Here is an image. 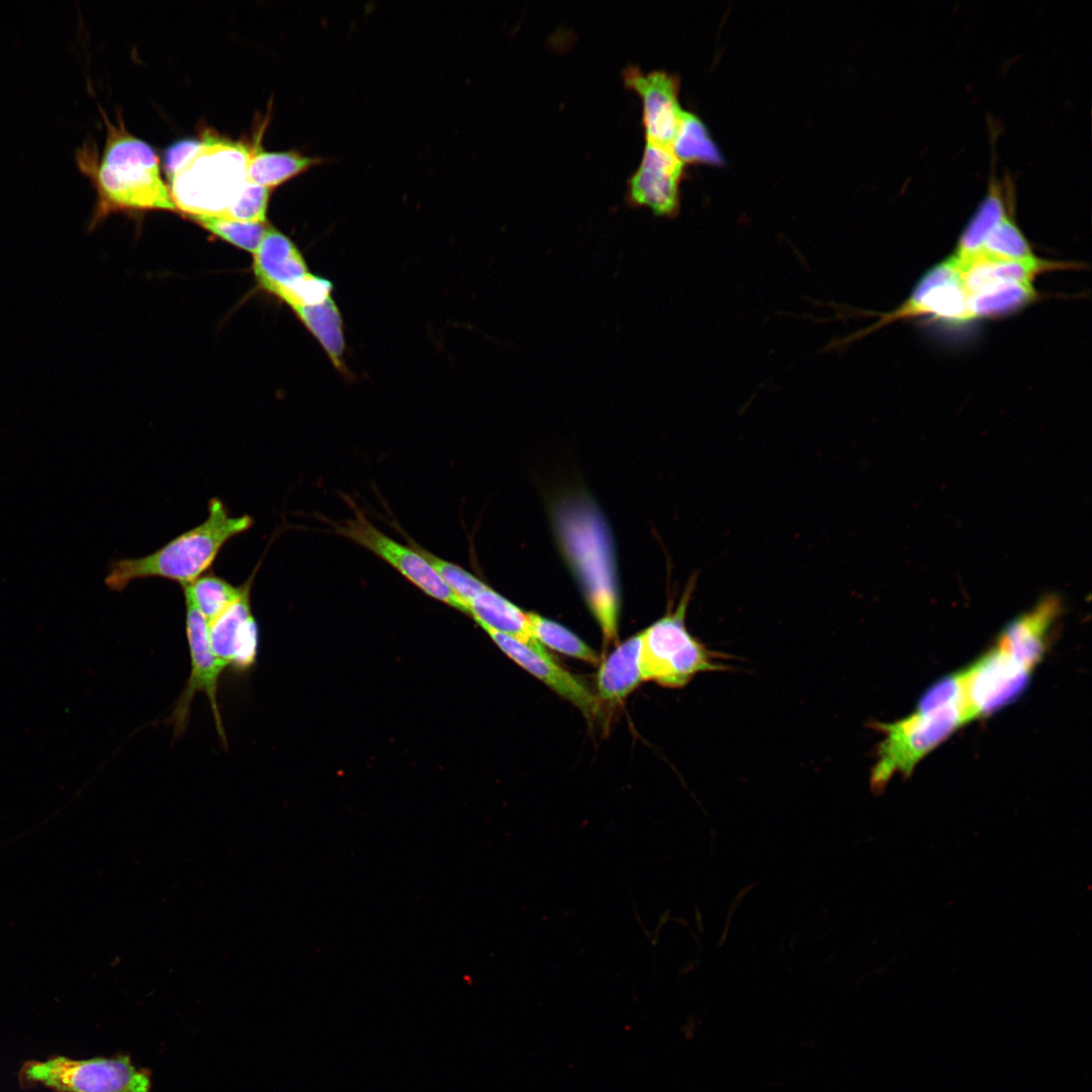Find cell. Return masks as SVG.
Wrapping results in <instances>:
<instances>
[{
    "instance_id": "cell-1",
    "label": "cell",
    "mask_w": 1092,
    "mask_h": 1092,
    "mask_svg": "<svg viewBox=\"0 0 1092 1092\" xmlns=\"http://www.w3.org/2000/svg\"><path fill=\"white\" fill-rule=\"evenodd\" d=\"M101 115L107 129L101 158L90 144L76 153L80 171L97 192L91 225L116 210L176 209L152 147L130 134L119 115L117 124L102 109Z\"/></svg>"
},
{
    "instance_id": "cell-2",
    "label": "cell",
    "mask_w": 1092,
    "mask_h": 1092,
    "mask_svg": "<svg viewBox=\"0 0 1092 1092\" xmlns=\"http://www.w3.org/2000/svg\"><path fill=\"white\" fill-rule=\"evenodd\" d=\"M553 521L562 551L609 645L618 637L620 596L607 524L596 505L580 494L560 500Z\"/></svg>"
},
{
    "instance_id": "cell-3",
    "label": "cell",
    "mask_w": 1092,
    "mask_h": 1092,
    "mask_svg": "<svg viewBox=\"0 0 1092 1092\" xmlns=\"http://www.w3.org/2000/svg\"><path fill=\"white\" fill-rule=\"evenodd\" d=\"M206 519L153 553L113 561L107 585L123 590L136 579L159 577L188 585L204 574L222 547L254 524L249 515L234 517L219 497L208 502Z\"/></svg>"
},
{
    "instance_id": "cell-4",
    "label": "cell",
    "mask_w": 1092,
    "mask_h": 1092,
    "mask_svg": "<svg viewBox=\"0 0 1092 1092\" xmlns=\"http://www.w3.org/2000/svg\"><path fill=\"white\" fill-rule=\"evenodd\" d=\"M251 149L205 130L194 154L168 179L176 208L188 216L223 217L247 181Z\"/></svg>"
},
{
    "instance_id": "cell-5",
    "label": "cell",
    "mask_w": 1092,
    "mask_h": 1092,
    "mask_svg": "<svg viewBox=\"0 0 1092 1092\" xmlns=\"http://www.w3.org/2000/svg\"><path fill=\"white\" fill-rule=\"evenodd\" d=\"M695 583L694 578L688 583L674 610L640 632L643 680L681 688L700 672L731 668L722 662L730 656L709 649L686 627V614Z\"/></svg>"
},
{
    "instance_id": "cell-6",
    "label": "cell",
    "mask_w": 1092,
    "mask_h": 1092,
    "mask_svg": "<svg viewBox=\"0 0 1092 1092\" xmlns=\"http://www.w3.org/2000/svg\"><path fill=\"white\" fill-rule=\"evenodd\" d=\"M967 722L964 710L953 707L915 711L893 723H876L875 728L884 734V738L877 747V760L871 774L872 789L882 792L897 772L910 776L925 755Z\"/></svg>"
},
{
    "instance_id": "cell-7",
    "label": "cell",
    "mask_w": 1092,
    "mask_h": 1092,
    "mask_svg": "<svg viewBox=\"0 0 1092 1092\" xmlns=\"http://www.w3.org/2000/svg\"><path fill=\"white\" fill-rule=\"evenodd\" d=\"M25 1083L58 1092H151V1076L128 1056L74 1060L57 1056L29 1061L21 1070Z\"/></svg>"
},
{
    "instance_id": "cell-8",
    "label": "cell",
    "mask_w": 1092,
    "mask_h": 1092,
    "mask_svg": "<svg viewBox=\"0 0 1092 1092\" xmlns=\"http://www.w3.org/2000/svg\"><path fill=\"white\" fill-rule=\"evenodd\" d=\"M924 314L933 315L949 323H965L972 320L968 305V294L961 273L950 259L928 270L920 279L910 297L901 306L889 313L882 314L878 322L861 331L831 341L824 351L844 349L852 342L887 324L909 316Z\"/></svg>"
},
{
    "instance_id": "cell-9",
    "label": "cell",
    "mask_w": 1092,
    "mask_h": 1092,
    "mask_svg": "<svg viewBox=\"0 0 1092 1092\" xmlns=\"http://www.w3.org/2000/svg\"><path fill=\"white\" fill-rule=\"evenodd\" d=\"M184 598L186 608L185 626L191 669L186 685L167 722L173 725L175 738L182 736L189 722L193 699L197 693H203L209 701L217 734L221 743L226 746V736L217 702L219 679L225 667L211 648L207 621L192 600L185 594Z\"/></svg>"
},
{
    "instance_id": "cell-10",
    "label": "cell",
    "mask_w": 1092,
    "mask_h": 1092,
    "mask_svg": "<svg viewBox=\"0 0 1092 1092\" xmlns=\"http://www.w3.org/2000/svg\"><path fill=\"white\" fill-rule=\"evenodd\" d=\"M1031 672L998 647L961 671L968 722L989 716L1016 700L1027 688Z\"/></svg>"
},
{
    "instance_id": "cell-11",
    "label": "cell",
    "mask_w": 1092,
    "mask_h": 1092,
    "mask_svg": "<svg viewBox=\"0 0 1092 1092\" xmlns=\"http://www.w3.org/2000/svg\"><path fill=\"white\" fill-rule=\"evenodd\" d=\"M354 513L353 518L335 525L337 534L379 556L427 595L460 609L454 594L418 551L386 536L359 509Z\"/></svg>"
},
{
    "instance_id": "cell-12",
    "label": "cell",
    "mask_w": 1092,
    "mask_h": 1092,
    "mask_svg": "<svg viewBox=\"0 0 1092 1092\" xmlns=\"http://www.w3.org/2000/svg\"><path fill=\"white\" fill-rule=\"evenodd\" d=\"M624 80L642 99L646 143L671 148L685 113L677 100V80L663 71L645 74L635 67L625 70Z\"/></svg>"
},
{
    "instance_id": "cell-13",
    "label": "cell",
    "mask_w": 1092,
    "mask_h": 1092,
    "mask_svg": "<svg viewBox=\"0 0 1092 1092\" xmlns=\"http://www.w3.org/2000/svg\"><path fill=\"white\" fill-rule=\"evenodd\" d=\"M251 578L242 597L208 624L211 648L224 667L237 673L251 670L259 653V627L251 605Z\"/></svg>"
},
{
    "instance_id": "cell-14",
    "label": "cell",
    "mask_w": 1092,
    "mask_h": 1092,
    "mask_svg": "<svg viewBox=\"0 0 1092 1092\" xmlns=\"http://www.w3.org/2000/svg\"><path fill=\"white\" fill-rule=\"evenodd\" d=\"M682 167L671 148L646 143L639 168L630 179V202L647 206L657 215H675Z\"/></svg>"
},
{
    "instance_id": "cell-15",
    "label": "cell",
    "mask_w": 1092,
    "mask_h": 1092,
    "mask_svg": "<svg viewBox=\"0 0 1092 1092\" xmlns=\"http://www.w3.org/2000/svg\"><path fill=\"white\" fill-rule=\"evenodd\" d=\"M487 633L509 657L571 702L585 717L598 715L599 699L580 678L563 669L549 654L539 653L511 636L493 631Z\"/></svg>"
},
{
    "instance_id": "cell-16",
    "label": "cell",
    "mask_w": 1092,
    "mask_h": 1092,
    "mask_svg": "<svg viewBox=\"0 0 1092 1092\" xmlns=\"http://www.w3.org/2000/svg\"><path fill=\"white\" fill-rule=\"evenodd\" d=\"M1061 607L1058 597H1044L1034 608L1005 626L996 647L1032 671L1044 655L1048 635Z\"/></svg>"
},
{
    "instance_id": "cell-17",
    "label": "cell",
    "mask_w": 1092,
    "mask_h": 1092,
    "mask_svg": "<svg viewBox=\"0 0 1092 1092\" xmlns=\"http://www.w3.org/2000/svg\"><path fill=\"white\" fill-rule=\"evenodd\" d=\"M253 270L259 284L276 296L309 274L296 246L272 226L266 228L254 253Z\"/></svg>"
},
{
    "instance_id": "cell-18",
    "label": "cell",
    "mask_w": 1092,
    "mask_h": 1092,
    "mask_svg": "<svg viewBox=\"0 0 1092 1092\" xmlns=\"http://www.w3.org/2000/svg\"><path fill=\"white\" fill-rule=\"evenodd\" d=\"M1015 189L1010 176L999 177L992 169L986 193L963 231L952 260L966 261L979 254L981 247L993 228L1009 211L1014 209Z\"/></svg>"
},
{
    "instance_id": "cell-19",
    "label": "cell",
    "mask_w": 1092,
    "mask_h": 1092,
    "mask_svg": "<svg viewBox=\"0 0 1092 1092\" xmlns=\"http://www.w3.org/2000/svg\"><path fill=\"white\" fill-rule=\"evenodd\" d=\"M467 612L485 631L511 636L539 653L548 654L533 636L527 613L488 586L470 601Z\"/></svg>"
},
{
    "instance_id": "cell-20",
    "label": "cell",
    "mask_w": 1092,
    "mask_h": 1092,
    "mask_svg": "<svg viewBox=\"0 0 1092 1092\" xmlns=\"http://www.w3.org/2000/svg\"><path fill=\"white\" fill-rule=\"evenodd\" d=\"M641 633L621 643L601 663L597 676L598 699L609 704L624 700L643 680Z\"/></svg>"
},
{
    "instance_id": "cell-21",
    "label": "cell",
    "mask_w": 1092,
    "mask_h": 1092,
    "mask_svg": "<svg viewBox=\"0 0 1092 1092\" xmlns=\"http://www.w3.org/2000/svg\"><path fill=\"white\" fill-rule=\"evenodd\" d=\"M324 161L323 158L304 156L296 151L267 152L257 142L251 149L247 180L271 189Z\"/></svg>"
},
{
    "instance_id": "cell-22",
    "label": "cell",
    "mask_w": 1092,
    "mask_h": 1092,
    "mask_svg": "<svg viewBox=\"0 0 1092 1092\" xmlns=\"http://www.w3.org/2000/svg\"><path fill=\"white\" fill-rule=\"evenodd\" d=\"M302 324L321 343L331 361L339 370H345L343 353L345 342L343 323L338 306L332 296L325 301L293 309Z\"/></svg>"
},
{
    "instance_id": "cell-23",
    "label": "cell",
    "mask_w": 1092,
    "mask_h": 1092,
    "mask_svg": "<svg viewBox=\"0 0 1092 1092\" xmlns=\"http://www.w3.org/2000/svg\"><path fill=\"white\" fill-rule=\"evenodd\" d=\"M1035 298L1029 282H999L968 296L973 318L1002 315L1025 306Z\"/></svg>"
},
{
    "instance_id": "cell-24",
    "label": "cell",
    "mask_w": 1092,
    "mask_h": 1092,
    "mask_svg": "<svg viewBox=\"0 0 1092 1092\" xmlns=\"http://www.w3.org/2000/svg\"><path fill=\"white\" fill-rule=\"evenodd\" d=\"M257 569L258 567L239 586L212 572H206L182 588L184 594L195 604L207 623H210L242 597Z\"/></svg>"
},
{
    "instance_id": "cell-25",
    "label": "cell",
    "mask_w": 1092,
    "mask_h": 1092,
    "mask_svg": "<svg viewBox=\"0 0 1092 1092\" xmlns=\"http://www.w3.org/2000/svg\"><path fill=\"white\" fill-rule=\"evenodd\" d=\"M527 617L533 636L542 646L593 664L599 662L598 654L568 629L535 613L527 612Z\"/></svg>"
},
{
    "instance_id": "cell-26",
    "label": "cell",
    "mask_w": 1092,
    "mask_h": 1092,
    "mask_svg": "<svg viewBox=\"0 0 1092 1092\" xmlns=\"http://www.w3.org/2000/svg\"><path fill=\"white\" fill-rule=\"evenodd\" d=\"M995 260L1019 261L1034 257L1014 218V209L1006 213L985 239L979 252Z\"/></svg>"
},
{
    "instance_id": "cell-27",
    "label": "cell",
    "mask_w": 1092,
    "mask_h": 1092,
    "mask_svg": "<svg viewBox=\"0 0 1092 1092\" xmlns=\"http://www.w3.org/2000/svg\"><path fill=\"white\" fill-rule=\"evenodd\" d=\"M671 150L685 164L688 162L719 163L720 155L704 124L694 114L685 111Z\"/></svg>"
},
{
    "instance_id": "cell-28",
    "label": "cell",
    "mask_w": 1092,
    "mask_h": 1092,
    "mask_svg": "<svg viewBox=\"0 0 1092 1092\" xmlns=\"http://www.w3.org/2000/svg\"><path fill=\"white\" fill-rule=\"evenodd\" d=\"M222 240L253 254L266 231V223L245 222L211 215L188 216Z\"/></svg>"
},
{
    "instance_id": "cell-29",
    "label": "cell",
    "mask_w": 1092,
    "mask_h": 1092,
    "mask_svg": "<svg viewBox=\"0 0 1092 1092\" xmlns=\"http://www.w3.org/2000/svg\"><path fill=\"white\" fill-rule=\"evenodd\" d=\"M411 545L418 551L437 571L444 582L448 585L451 592L456 597L460 610L467 611V606L470 601L487 585L484 584L477 577L467 572L460 566L453 564L449 561L443 560L440 557L430 553L426 549L422 548L416 542L411 541Z\"/></svg>"
},
{
    "instance_id": "cell-30",
    "label": "cell",
    "mask_w": 1092,
    "mask_h": 1092,
    "mask_svg": "<svg viewBox=\"0 0 1092 1092\" xmlns=\"http://www.w3.org/2000/svg\"><path fill=\"white\" fill-rule=\"evenodd\" d=\"M271 189L246 181L239 196L223 218L266 223V212Z\"/></svg>"
},
{
    "instance_id": "cell-31",
    "label": "cell",
    "mask_w": 1092,
    "mask_h": 1092,
    "mask_svg": "<svg viewBox=\"0 0 1092 1092\" xmlns=\"http://www.w3.org/2000/svg\"><path fill=\"white\" fill-rule=\"evenodd\" d=\"M953 707L961 708L965 712L961 671L948 674L932 685L919 699L915 711L930 712Z\"/></svg>"
},
{
    "instance_id": "cell-32",
    "label": "cell",
    "mask_w": 1092,
    "mask_h": 1092,
    "mask_svg": "<svg viewBox=\"0 0 1092 1092\" xmlns=\"http://www.w3.org/2000/svg\"><path fill=\"white\" fill-rule=\"evenodd\" d=\"M332 288L330 281L309 273L278 297L294 309L299 306L313 305L325 301L332 296Z\"/></svg>"
},
{
    "instance_id": "cell-33",
    "label": "cell",
    "mask_w": 1092,
    "mask_h": 1092,
    "mask_svg": "<svg viewBox=\"0 0 1092 1092\" xmlns=\"http://www.w3.org/2000/svg\"><path fill=\"white\" fill-rule=\"evenodd\" d=\"M200 144V140H182L170 146L165 152L164 169L170 179L194 154Z\"/></svg>"
}]
</instances>
